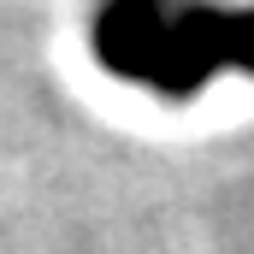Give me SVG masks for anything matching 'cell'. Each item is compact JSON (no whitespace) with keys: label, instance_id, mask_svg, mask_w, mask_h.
<instances>
[{"label":"cell","instance_id":"1","mask_svg":"<svg viewBox=\"0 0 254 254\" xmlns=\"http://www.w3.org/2000/svg\"><path fill=\"white\" fill-rule=\"evenodd\" d=\"M89 54L125 83L190 101L219 71L254 77V0H101Z\"/></svg>","mask_w":254,"mask_h":254}]
</instances>
